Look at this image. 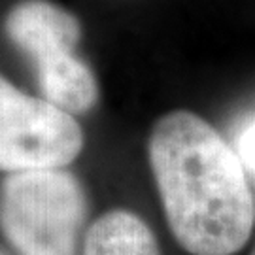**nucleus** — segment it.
Segmentation results:
<instances>
[{"label": "nucleus", "mask_w": 255, "mask_h": 255, "mask_svg": "<svg viewBox=\"0 0 255 255\" xmlns=\"http://www.w3.org/2000/svg\"><path fill=\"white\" fill-rule=\"evenodd\" d=\"M83 255H161L153 231L125 208L97 218L83 238Z\"/></svg>", "instance_id": "nucleus-5"}, {"label": "nucleus", "mask_w": 255, "mask_h": 255, "mask_svg": "<svg viewBox=\"0 0 255 255\" xmlns=\"http://www.w3.org/2000/svg\"><path fill=\"white\" fill-rule=\"evenodd\" d=\"M250 255H255V248H254V250H252V254H250Z\"/></svg>", "instance_id": "nucleus-7"}, {"label": "nucleus", "mask_w": 255, "mask_h": 255, "mask_svg": "<svg viewBox=\"0 0 255 255\" xmlns=\"http://www.w3.org/2000/svg\"><path fill=\"white\" fill-rule=\"evenodd\" d=\"M83 146L85 134L74 116L0 74V172L64 168Z\"/></svg>", "instance_id": "nucleus-4"}, {"label": "nucleus", "mask_w": 255, "mask_h": 255, "mask_svg": "<svg viewBox=\"0 0 255 255\" xmlns=\"http://www.w3.org/2000/svg\"><path fill=\"white\" fill-rule=\"evenodd\" d=\"M87 197L64 168L8 174L0 183V231L17 255H78Z\"/></svg>", "instance_id": "nucleus-3"}, {"label": "nucleus", "mask_w": 255, "mask_h": 255, "mask_svg": "<svg viewBox=\"0 0 255 255\" xmlns=\"http://www.w3.org/2000/svg\"><path fill=\"white\" fill-rule=\"evenodd\" d=\"M147 161L176 242L191 255H233L255 225V201L233 144L199 114H163Z\"/></svg>", "instance_id": "nucleus-1"}, {"label": "nucleus", "mask_w": 255, "mask_h": 255, "mask_svg": "<svg viewBox=\"0 0 255 255\" xmlns=\"http://www.w3.org/2000/svg\"><path fill=\"white\" fill-rule=\"evenodd\" d=\"M4 32L32 64L40 97L80 116L101 99L93 68L78 55L82 23L51 0H21L4 19Z\"/></svg>", "instance_id": "nucleus-2"}, {"label": "nucleus", "mask_w": 255, "mask_h": 255, "mask_svg": "<svg viewBox=\"0 0 255 255\" xmlns=\"http://www.w3.org/2000/svg\"><path fill=\"white\" fill-rule=\"evenodd\" d=\"M0 255H2V254H0Z\"/></svg>", "instance_id": "nucleus-8"}, {"label": "nucleus", "mask_w": 255, "mask_h": 255, "mask_svg": "<svg viewBox=\"0 0 255 255\" xmlns=\"http://www.w3.org/2000/svg\"><path fill=\"white\" fill-rule=\"evenodd\" d=\"M233 147L244 170H250L255 176V114L238 127Z\"/></svg>", "instance_id": "nucleus-6"}]
</instances>
